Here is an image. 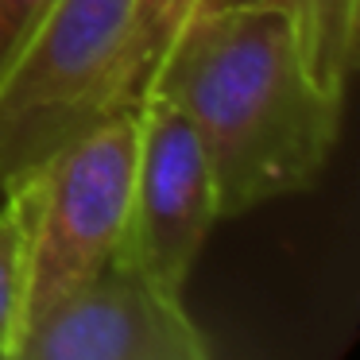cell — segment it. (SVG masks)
<instances>
[{
    "mask_svg": "<svg viewBox=\"0 0 360 360\" xmlns=\"http://www.w3.org/2000/svg\"><path fill=\"white\" fill-rule=\"evenodd\" d=\"M148 94L194 124L221 217L310 190L333 155L345 109V97L310 74L290 20L267 0L190 12Z\"/></svg>",
    "mask_w": 360,
    "mask_h": 360,
    "instance_id": "1",
    "label": "cell"
},
{
    "mask_svg": "<svg viewBox=\"0 0 360 360\" xmlns=\"http://www.w3.org/2000/svg\"><path fill=\"white\" fill-rule=\"evenodd\" d=\"M140 101L136 0H55L0 74V190Z\"/></svg>",
    "mask_w": 360,
    "mask_h": 360,
    "instance_id": "2",
    "label": "cell"
},
{
    "mask_svg": "<svg viewBox=\"0 0 360 360\" xmlns=\"http://www.w3.org/2000/svg\"><path fill=\"white\" fill-rule=\"evenodd\" d=\"M132 171L136 105L101 120L0 190L24 205L27 221L24 321L128 256Z\"/></svg>",
    "mask_w": 360,
    "mask_h": 360,
    "instance_id": "3",
    "label": "cell"
},
{
    "mask_svg": "<svg viewBox=\"0 0 360 360\" xmlns=\"http://www.w3.org/2000/svg\"><path fill=\"white\" fill-rule=\"evenodd\" d=\"M0 360H213L190 321L182 295H171L120 256L94 283L51 302Z\"/></svg>",
    "mask_w": 360,
    "mask_h": 360,
    "instance_id": "4",
    "label": "cell"
},
{
    "mask_svg": "<svg viewBox=\"0 0 360 360\" xmlns=\"http://www.w3.org/2000/svg\"><path fill=\"white\" fill-rule=\"evenodd\" d=\"M217 221V186L194 124L167 97L148 94L136 105L128 256L151 283L182 295Z\"/></svg>",
    "mask_w": 360,
    "mask_h": 360,
    "instance_id": "5",
    "label": "cell"
},
{
    "mask_svg": "<svg viewBox=\"0 0 360 360\" xmlns=\"http://www.w3.org/2000/svg\"><path fill=\"white\" fill-rule=\"evenodd\" d=\"M267 4H275L290 20L310 74L329 94L345 97L356 63L360 0H267Z\"/></svg>",
    "mask_w": 360,
    "mask_h": 360,
    "instance_id": "6",
    "label": "cell"
},
{
    "mask_svg": "<svg viewBox=\"0 0 360 360\" xmlns=\"http://www.w3.org/2000/svg\"><path fill=\"white\" fill-rule=\"evenodd\" d=\"M27 314V221L24 205L4 194L0 205V352L24 329Z\"/></svg>",
    "mask_w": 360,
    "mask_h": 360,
    "instance_id": "7",
    "label": "cell"
},
{
    "mask_svg": "<svg viewBox=\"0 0 360 360\" xmlns=\"http://www.w3.org/2000/svg\"><path fill=\"white\" fill-rule=\"evenodd\" d=\"M194 4L198 0H136V74H140L143 97Z\"/></svg>",
    "mask_w": 360,
    "mask_h": 360,
    "instance_id": "8",
    "label": "cell"
},
{
    "mask_svg": "<svg viewBox=\"0 0 360 360\" xmlns=\"http://www.w3.org/2000/svg\"><path fill=\"white\" fill-rule=\"evenodd\" d=\"M51 4L55 0H0V74L16 58V51L24 47L32 27L47 16Z\"/></svg>",
    "mask_w": 360,
    "mask_h": 360,
    "instance_id": "9",
    "label": "cell"
},
{
    "mask_svg": "<svg viewBox=\"0 0 360 360\" xmlns=\"http://www.w3.org/2000/svg\"><path fill=\"white\" fill-rule=\"evenodd\" d=\"M244 4H259V0H198L194 12H217V8H244Z\"/></svg>",
    "mask_w": 360,
    "mask_h": 360,
    "instance_id": "10",
    "label": "cell"
}]
</instances>
